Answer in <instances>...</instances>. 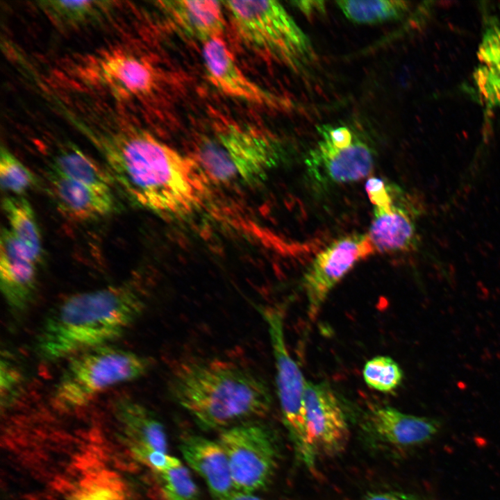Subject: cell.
<instances>
[{
	"label": "cell",
	"instance_id": "5bb4252c",
	"mask_svg": "<svg viewBox=\"0 0 500 500\" xmlns=\"http://www.w3.org/2000/svg\"><path fill=\"white\" fill-rule=\"evenodd\" d=\"M311 175L328 183H346L369 176L374 165L370 147L356 137L350 145L338 147L322 138L308 160Z\"/></svg>",
	"mask_w": 500,
	"mask_h": 500
},
{
	"label": "cell",
	"instance_id": "4fadbf2b",
	"mask_svg": "<svg viewBox=\"0 0 500 500\" xmlns=\"http://www.w3.org/2000/svg\"><path fill=\"white\" fill-rule=\"evenodd\" d=\"M31 251L3 228L0 242V285L8 306L13 311L27 308L37 285L36 265Z\"/></svg>",
	"mask_w": 500,
	"mask_h": 500
},
{
	"label": "cell",
	"instance_id": "d6a6232c",
	"mask_svg": "<svg viewBox=\"0 0 500 500\" xmlns=\"http://www.w3.org/2000/svg\"><path fill=\"white\" fill-rule=\"evenodd\" d=\"M217 500H262L253 493H247L234 490L229 495Z\"/></svg>",
	"mask_w": 500,
	"mask_h": 500
},
{
	"label": "cell",
	"instance_id": "30bf717a",
	"mask_svg": "<svg viewBox=\"0 0 500 500\" xmlns=\"http://www.w3.org/2000/svg\"><path fill=\"white\" fill-rule=\"evenodd\" d=\"M374 253L367 233H352L316 255L302 278L310 318L316 317L331 290L354 266Z\"/></svg>",
	"mask_w": 500,
	"mask_h": 500
},
{
	"label": "cell",
	"instance_id": "2e32d148",
	"mask_svg": "<svg viewBox=\"0 0 500 500\" xmlns=\"http://www.w3.org/2000/svg\"><path fill=\"white\" fill-rule=\"evenodd\" d=\"M180 451L190 467L203 479L216 500L235 490L228 458L217 440L188 435L182 439Z\"/></svg>",
	"mask_w": 500,
	"mask_h": 500
},
{
	"label": "cell",
	"instance_id": "603a6c76",
	"mask_svg": "<svg viewBox=\"0 0 500 500\" xmlns=\"http://www.w3.org/2000/svg\"><path fill=\"white\" fill-rule=\"evenodd\" d=\"M109 1H40L38 7L58 27L72 28L99 20L112 7Z\"/></svg>",
	"mask_w": 500,
	"mask_h": 500
},
{
	"label": "cell",
	"instance_id": "f1b7e54d",
	"mask_svg": "<svg viewBox=\"0 0 500 500\" xmlns=\"http://www.w3.org/2000/svg\"><path fill=\"white\" fill-rule=\"evenodd\" d=\"M69 500H125L122 487L110 477L97 476L83 481Z\"/></svg>",
	"mask_w": 500,
	"mask_h": 500
},
{
	"label": "cell",
	"instance_id": "4dcf8cb0",
	"mask_svg": "<svg viewBox=\"0 0 500 500\" xmlns=\"http://www.w3.org/2000/svg\"><path fill=\"white\" fill-rule=\"evenodd\" d=\"M292 3L307 17L325 12L324 2L322 1H295Z\"/></svg>",
	"mask_w": 500,
	"mask_h": 500
},
{
	"label": "cell",
	"instance_id": "d6986e66",
	"mask_svg": "<svg viewBox=\"0 0 500 500\" xmlns=\"http://www.w3.org/2000/svg\"><path fill=\"white\" fill-rule=\"evenodd\" d=\"M157 3L166 15L188 35L203 43L221 37L225 25L222 2L170 0Z\"/></svg>",
	"mask_w": 500,
	"mask_h": 500
},
{
	"label": "cell",
	"instance_id": "9c48e42d",
	"mask_svg": "<svg viewBox=\"0 0 500 500\" xmlns=\"http://www.w3.org/2000/svg\"><path fill=\"white\" fill-rule=\"evenodd\" d=\"M80 79L89 86L103 89L121 100L151 93L157 85L152 66L126 50L103 51L80 64Z\"/></svg>",
	"mask_w": 500,
	"mask_h": 500
},
{
	"label": "cell",
	"instance_id": "484cf974",
	"mask_svg": "<svg viewBox=\"0 0 500 500\" xmlns=\"http://www.w3.org/2000/svg\"><path fill=\"white\" fill-rule=\"evenodd\" d=\"M162 500H197L199 489L180 460L165 470L155 472Z\"/></svg>",
	"mask_w": 500,
	"mask_h": 500
},
{
	"label": "cell",
	"instance_id": "ffe728a7",
	"mask_svg": "<svg viewBox=\"0 0 500 500\" xmlns=\"http://www.w3.org/2000/svg\"><path fill=\"white\" fill-rule=\"evenodd\" d=\"M472 85L479 101L489 110L500 108V26H485L477 53Z\"/></svg>",
	"mask_w": 500,
	"mask_h": 500
},
{
	"label": "cell",
	"instance_id": "cb8c5ba5",
	"mask_svg": "<svg viewBox=\"0 0 500 500\" xmlns=\"http://www.w3.org/2000/svg\"><path fill=\"white\" fill-rule=\"evenodd\" d=\"M2 207L13 236L25 245L40 261L42 256V238L35 212L23 197L4 198Z\"/></svg>",
	"mask_w": 500,
	"mask_h": 500
},
{
	"label": "cell",
	"instance_id": "ba28073f",
	"mask_svg": "<svg viewBox=\"0 0 500 500\" xmlns=\"http://www.w3.org/2000/svg\"><path fill=\"white\" fill-rule=\"evenodd\" d=\"M269 428L258 419L223 429L217 441L228 458L235 490L253 493L271 482L278 452Z\"/></svg>",
	"mask_w": 500,
	"mask_h": 500
},
{
	"label": "cell",
	"instance_id": "7402d4cb",
	"mask_svg": "<svg viewBox=\"0 0 500 500\" xmlns=\"http://www.w3.org/2000/svg\"><path fill=\"white\" fill-rule=\"evenodd\" d=\"M50 167L80 183L112 193L114 181L108 171L72 142H66L60 146Z\"/></svg>",
	"mask_w": 500,
	"mask_h": 500
},
{
	"label": "cell",
	"instance_id": "ac0fdd59",
	"mask_svg": "<svg viewBox=\"0 0 500 500\" xmlns=\"http://www.w3.org/2000/svg\"><path fill=\"white\" fill-rule=\"evenodd\" d=\"M47 178L58 207L68 217L88 220L105 216L114 208L112 193L80 183L51 167Z\"/></svg>",
	"mask_w": 500,
	"mask_h": 500
},
{
	"label": "cell",
	"instance_id": "e0dca14e",
	"mask_svg": "<svg viewBox=\"0 0 500 500\" xmlns=\"http://www.w3.org/2000/svg\"><path fill=\"white\" fill-rule=\"evenodd\" d=\"M369 422L381 440L397 447H412L427 442L440 427L435 419L404 413L389 406L374 408Z\"/></svg>",
	"mask_w": 500,
	"mask_h": 500
},
{
	"label": "cell",
	"instance_id": "52a82bcc",
	"mask_svg": "<svg viewBox=\"0 0 500 500\" xmlns=\"http://www.w3.org/2000/svg\"><path fill=\"white\" fill-rule=\"evenodd\" d=\"M256 308L267 325L274 358L277 395L284 424L300 459L309 469L315 471L317 454L305 412L306 381L287 348L283 311L278 306H256Z\"/></svg>",
	"mask_w": 500,
	"mask_h": 500
},
{
	"label": "cell",
	"instance_id": "4316f807",
	"mask_svg": "<svg viewBox=\"0 0 500 500\" xmlns=\"http://www.w3.org/2000/svg\"><path fill=\"white\" fill-rule=\"evenodd\" d=\"M363 378L371 388L390 392L397 389L401 383L403 373L392 358L378 356L369 360L362 371Z\"/></svg>",
	"mask_w": 500,
	"mask_h": 500
},
{
	"label": "cell",
	"instance_id": "f546056e",
	"mask_svg": "<svg viewBox=\"0 0 500 500\" xmlns=\"http://www.w3.org/2000/svg\"><path fill=\"white\" fill-rule=\"evenodd\" d=\"M21 374L8 356L1 360V397L8 399L20 383Z\"/></svg>",
	"mask_w": 500,
	"mask_h": 500
},
{
	"label": "cell",
	"instance_id": "83f0119b",
	"mask_svg": "<svg viewBox=\"0 0 500 500\" xmlns=\"http://www.w3.org/2000/svg\"><path fill=\"white\" fill-rule=\"evenodd\" d=\"M0 183L2 190L20 196L36 183L34 174L6 147L0 153Z\"/></svg>",
	"mask_w": 500,
	"mask_h": 500
},
{
	"label": "cell",
	"instance_id": "d4e9b609",
	"mask_svg": "<svg viewBox=\"0 0 500 500\" xmlns=\"http://www.w3.org/2000/svg\"><path fill=\"white\" fill-rule=\"evenodd\" d=\"M337 6L350 21L357 24H373L396 20L409 10V3L404 1L375 0L337 1Z\"/></svg>",
	"mask_w": 500,
	"mask_h": 500
},
{
	"label": "cell",
	"instance_id": "6da1fadb",
	"mask_svg": "<svg viewBox=\"0 0 500 500\" xmlns=\"http://www.w3.org/2000/svg\"><path fill=\"white\" fill-rule=\"evenodd\" d=\"M106 161L114 182L135 204L161 216L181 217L203 204L210 183L192 156L126 124H87L69 115Z\"/></svg>",
	"mask_w": 500,
	"mask_h": 500
},
{
	"label": "cell",
	"instance_id": "5b68a950",
	"mask_svg": "<svg viewBox=\"0 0 500 500\" xmlns=\"http://www.w3.org/2000/svg\"><path fill=\"white\" fill-rule=\"evenodd\" d=\"M151 366L149 358L108 344L84 351L69 358L53 401L64 409L83 406L106 390L144 376Z\"/></svg>",
	"mask_w": 500,
	"mask_h": 500
},
{
	"label": "cell",
	"instance_id": "9a60e30c",
	"mask_svg": "<svg viewBox=\"0 0 500 500\" xmlns=\"http://www.w3.org/2000/svg\"><path fill=\"white\" fill-rule=\"evenodd\" d=\"M202 53L208 79L223 93L259 105H279L276 97L244 75L221 37L204 42Z\"/></svg>",
	"mask_w": 500,
	"mask_h": 500
},
{
	"label": "cell",
	"instance_id": "277c9868",
	"mask_svg": "<svg viewBox=\"0 0 500 500\" xmlns=\"http://www.w3.org/2000/svg\"><path fill=\"white\" fill-rule=\"evenodd\" d=\"M280 156L277 142L249 126L228 124L197 144L192 158L210 185H250L264 179Z\"/></svg>",
	"mask_w": 500,
	"mask_h": 500
},
{
	"label": "cell",
	"instance_id": "7a4b0ae2",
	"mask_svg": "<svg viewBox=\"0 0 500 500\" xmlns=\"http://www.w3.org/2000/svg\"><path fill=\"white\" fill-rule=\"evenodd\" d=\"M172 399L204 430L258 419L272 407L269 388L259 374L233 361L191 358L172 369Z\"/></svg>",
	"mask_w": 500,
	"mask_h": 500
},
{
	"label": "cell",
	"instance_id": "3957f363",
	"mask_svg": "<svg viewBox=\"0 0 500 500\" xmlns=\"http://www.w3.org/2000/svg\"><path fill=\"white\" fill-rule=\"evenodd\" d=\"M144 308L142 296L128 283L71 295L44 317L35 352L41 360L53 362L108 345L137 321Z\"/></svg>",
	"mask_w": 500,
	"mask_h": 500
},
{
	"label": "cell",
	"instance_id": "44dd1931",
	"mask_svg": "<svg viewBox=\"0 0 500 500\" xmlns=\"http://www.w3.org/2000/svg\"><path fill=\"white\" fill-rule=\"evenodd\" d=\"M115 412L117 419L131 440V449L167 453L164 427L149 409L133 400L123 398L117 401Z\"/></svg>",
	"mask_w": 500,
	"mask_h": 500
},
{
	"label": "cell",
	"instance_id": "7c38bea8",
	"mask_svg": "<svg viewBox=\"0 0 500 500\" xmlns=\"http://www.w3.org/2000/svg\"><path fill=\"white\" fill-rule=\"evenodd\" d=\"M403 194L399 188H395L390 199L374 206L367 234L375 252L410 251L418 244L417 218L420 210Z\"/></svg>",
	"mask_w": 500,
	"mask_h": 500
},
{
	"label": "cell",
	"instance_id": "8fae6325",
	"mask_svg": "<svg viewBox=\"0 0 500 500\" xmlns=\"http://www.w3.org/2000/svg\"><path fill=\"white\" fill-rule=\"evenodd\" d=\"M304 405L308 429L317 453L333 456L349 440L347 422L338 399L328 383L306 381Z\"/></svg>",
	"mask_w": 500,
	"mask_h": 500
},
{
	"label": "cell",
	"instance_id": "1f68e13d",
	"mask_svg": "<svg viewBox=\"0 0 500 500\" xmlns=\"http://www.w3.org/2000/svg\"><path fill=\"white\" fill-rule=\"evenodd\" d=\"M365 500H419L415 496L399 492H384L369 495Z\"/></svg>",
	"mask_w": 500,
	"mask_h": 500
},
{
	"label": "cell",
	"instance_id": "8992f818",
	"mask_svg": "<svg viewBox=\"0 0 500 500\" xmlns=\"http://www.w3.org/2000/svg\"><path fill=\"white\" fill-rule=\"evenodd\" d=\"M223 3L238 38L256 54L293 67L309 52L308 39L279 2Z\"/></svg>",
	"mask_w": 500,
	"mask_h": 500
}]
</instances>
